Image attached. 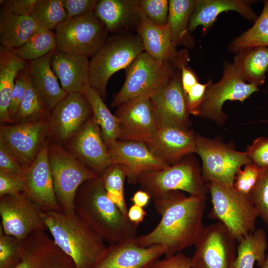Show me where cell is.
Segmentation results:
<instances>
[{
    "label": "cell",
    "instance_id": "ffe728a7",
    "mask_svg": "<svg viewBox=\"0 0 268 268\" xmlns=\"http://www.w3.org/2000/svg\"><path fill=\"white\" fill-rule=\"evenodd\" d=\"M112 163L124 165L129 183L136 184L142 173L164 169L168 166L142 142L117 139L108 146Z\"/></svg>",
    "mask_w": 268,
    "mask_h": 268
},
{
    "label": "cell",
    "instance_id": "f1b7e54d",
    "mask_svg": "<svg viewBox=\"0 0 268 268\" xmlns=\"http://www.w3.org/2000/svg\"><path fill=\"white\" fill-rule=\"evenodd\" d=\"M29 64L12 51L0 46V121L12 123L8 108L18 74L27 70Z\"/></svg>",
    "mask_w": 268,
    "mask_h": 268
},
{
    "label": "cell",
    "instance_id": "e0dca14e",
    "mask_svg": "<svg viewBox=\"0 0 268 268\" xmlns=\"http://www.w3.org/2000/svg\"><path fill=\"white\" fill-rule=\"evenodd\" d=\"M64 147L98 177L112 164L100 128L93 115Z\"/></svg>",
    "mask_w": 268,
    "mask_h": 268
},
{
    "label": "cell",
    "instance_id": "f35d334b",
    "mask_svg": "<svg viewBox=\"0 0 268 268\" xmlns=\"http://www.w3.org/2000/svg\"><path fill=\"white\" fill-rule=\"evenodd\" d=\"M30 16L40 27L55 30L67 18L63 0H37Z\"/></svg>",
    "mask_w": 268,
    "mask_h": 268
},
{
    "label": "cell",
    "instance_id": "52a82bcc",
    "mask_svg": "<svg viewBox=\"0 0 268 268\" xmlns=\"http://www.w3.org/2000/svg\"><path fill=\"white\" fill-rule=\"evenodd\" d=\"M126 69L125 82L114 97L112 107H118L134 98L163 87L177 70L171 63L157 60L145 51Z\"/></svg>",
    "mask_w": 268,
    "mask_h": 268
},
{
    "label": "cell",
    "instance_id": "cb8c5ba5",
    "mask_svg": "<svg viewBox=\"0 0 268 268\" xmlns=\"http://www.w3.org/2000/svg\"><path fill=\"white\" fill-rule=\"evenodd\" d=\"M51 67L67 94H84L91 86L87 57L55 50L51 57Z\"/></svg>",
    "mask_w": 268,
    "mask_h": 268
},
{
    "label": "cell",
    "instance_id": "3957f363",
    "mask_svg": "<svg viewBox=\"0 0 268 268\" xmlns=\"http://www.w3.org/2000/svg\"><path fill=\"white\" fill-rule=\"evenodd\" d=\"M42 216L56 244L73 261L76 268H92L106 246L104 240L74 214L42 211Z\"/></svg>",
    "mask_w": 268,
    "mask_h": 268
},
{
    "label": "cell",
    "instance_id": "277c9868",
    "mask_svg": "<svg viewBox=\"0 0 268 268\" xmlns=\"http://www.w3.org/2000/svg\"><path fill=\"white\" fill-rule=\"evenodd\" d=\"M206 186L212 203L210 218L223 224L238 242L256 230L259 214L249 195L216 182Z\"/></svg>",
    "mask_w": 268,
    "mask_h": 268
},
{
    "label": "cell",
    "instance_id": "d4e9b609",
    "mask_svg": "<svg viewBox=\"0 0 268 268\" xmlns=\"http://www.w3.org/2000/svg\"><path fill=\"white\" fill-rule=\"evenodd\" d=\"M139 3L140 0H99L93 11L109 32L127 34L137 28Z\"/></svg>",
    "mask_w": 268,
    "mask_h": 268
},
{
    "label": "cell",
    "instance_id": "816d5d0a",
    "mask_svg": "<svg viewBox=\"0 0 268 268\" xmlns=\"http://www.w3.org/2000/svg\"><path fill=\"white\" fill-rule=\"evenodd\" d=\"M37 0H0L3 6L11 13L20 16H30Z\"/></svg>",
    "mask_w": 268,
    "mask_h": 268
},
{
    "label": "cell",
    "instance_id": "d590c367",
    "mask_svg": "<svg viewBox=\"0 0 268 268\" xmlns=\"http://www.w3.org/2000/svg\"><path fill=\"white\" fill-rule=\"evenodd\" d=\"M51 113L34 88L27 70L25 95L13 119V124L49 118Z\"/></svg>",
    "mask_w": 268,
    "mask_h": 268
},
{
    "label": "cell",
    "instance_id": "680465c9",
    "mask_svg": "<svg viewBox=\"0 0 268 268\" xmlns=\"http://www.w3.org/2000/svg\"></svg>",
    "mask_w": 268,
    "mask_h": 268
},
{
    "label": "cell",
    "instance_id": "484cf974",
    "mask_svg": "<svg viewBox=\"0 0 268 268\" xmlns=\"http://www.w3.org/2000/svg\"><path fill=\"white\" fill-rule=\"evenodd\" d=\"M254 0H197L191 18L189 31L192 32L201 26L205 35L215 23L218 15L227 11L238 12L245 18L255 21L258 16L251 7Z\"/></svg>",
    "mask_w": 268,
    "mask_h": 268
},
{
    "label": "cell",
    "instance_id": "7402d4cb",
    "mask_svg": "<svg viewBox=\"0 0 268 268\" xmlns=\"http://www.w3.org/2000/svg\"><path fill=\"white\" fill-rule=\"evenodd\" d=\"M15 268H76V266L46 231H39L23 240L21 260Z\"/></svg>",
    "mask_w": 268,
    "mask_h": 268
},
{
    "label": "cell",
    "instance_id": "b9f144b4",
    "mask_svg": "<svg viewBox=\"0 0 268 268\" xmlns=\"http://www.w3.org/2000/svg\"><path fill=\"white\" fill-rule=\"evenodd\" d=\"M139 7L154 24L165 26L168 22L169 2L168 0H140Z\"/></svg>",
    "mask_w": 268,
    "mask_h": 268
},
{
    "label": "cell",
    "instance_id": "4fadbf2b",
    "mask_svg": "<svg viewBox=\"0 0 268 268\" xmlns=\"http://www.w3.org/2000/svg\"><path fill=\"white\" fill-rule=\"evenodd\" d=\"M42 211L25 193L0 197V226L4 233L20 240L47 229Z\"/></svg>",
    "mask_w": 268,
    "mask_h": 268
},
{
    "label": "cell",
    "instance_id": "4316f807",
    "mask_svg": "<svg viewBox=\"0 0 268 268\" xmlns=\"http://www.w3.org/2000/svg\"><path fill=\"white\" fill-rule=\"evenodd\" d=\"M141 39L144 51L160 61L171 63L174 66L179 51L173 44L168 26H159L152 23L140 10L136 29Z\"/></svg>",
    "mask_w": 268,
    "mask_h": 268
},
{
    "label": "cell",
    "instance_id": "7dc6e473",
    "mask_svg": "<svg viewBox=\"0 0 268 268\" xmlns=\"http://www.w3.org/2000/svg\"><path fill=\"white\" fill-rule=\"evenodd\" d=\"M97 1V0H63L67 18L82 16L93 11Z\"/></svg>",
    "mask_w": 268,
    "mask_h": 268
},
{
    "label": "cell",
    "instance_id": "d6a6232c",
    "mask_svg": "<svg viewBox=\"0 0 268 268\" xmlns=\"http://www.w3.org/2000/svg\"><path fill=\"white\" fill-rule=\"evenodd\" d=\"M238 243L236 258L231 268H254L256 262L261 268L266 259L268 247L265 231L262 228L256 229Z\"/></svg>",
    "mask_w": 268,
    "mask_h": 268
},
{
    "label": "cell",
    "instance_id": "91938a15",
    "mask_svg": "<svg viewBox=\"0 0 268 268\" xmlns=\"http://www.w3.org/2000/svg\"></svg>",
    "mask_w": 268,
    "mask_h": 268
},
{
    "label": "cell",
    "instance_id": "7bdbcfd3",
    "mask_svg": "<svg viewBox=\"0 0 268 268\" xmlns=\"http://www.w3.org/2000/svg\"><path fill=\"white\" fill-rule=\"evenodd\" d=\"M264 170L252 163L245 165L244 169L237 174L234 187L240 193L249 195Z\"/></svg>",
    "mask_w": 268,
    "mask_h": 268
},
{
    "label": "cell",
    "instance_id": "f907efd6",
    "mask_svg": "<svg viewBox=\"0 0 268 268\" xmlns=\"http://www.w3.org/2000/svg\"><path fill=\"white\" fill-rule=\"evenodd\" d=\"M191 262V258L179 252L157 261L153 266L155 268H192Z\"/></svg>",
    "mask_w": 268,
    "mask_h": 268
},
{
    "label": "cell",
    "instance_id": "c3c4849f",
    "mask_svg": "<svg viewBox=\"0 0 268 268\" xmlns=\"http://www.w3.org/2000/svg\"><path fill=\"white\" fill-rule=\"evenodd\" d=\"M208 82L196 84L186 95L187 107L190 114L200 116V108L203 100Z\"/></svg>",
    "mask_w": 268,
    "mask_h": 268
},
{
    "label": "cell",
    "instance_id": "db71d44e",
    "mask_svg": "<svg viewBox=\"0 0 268 268\" xmlns=\"http://www.w3.org/2000/svg\"><path fill=\"white\" fill-rule=\"evenodd\" d=\"M150 196L146 192L140 189L136 191L131 198V201L134 204L142 208L147 206L150 200Z\"/></svg>",
    "mask_w": 268,
    "mask_h": 268
},
{
    "label": "cell",
    "instance_id": "74e56055",
    "mask_svg": "<svg viewBox=\"0 0 268 268\" xmlns=\"http://www.w3.org/2000/svg\"><path fill=\"white\" fill-rule=\"evenodd\" d=\"M57 49L55 32L40 27L20 48L12 51L26 61H32Z\"/></svg>",
    "mask_w": 268,
    "mask_h": 268
},
{
    "label": "cell",
    "instance_id": "ee69618b",
    "mask_svg": "<svg viewBox=\"0 0 268 268\" xmlns=\"http://www.w3.org/2000/svg\"><path fill=\"white\" fill-rule=\"evenodd\" d=\"M251 162L263 169L268 168V137H259L246 151Z\"/></svg>",
    "mask_w": 268,
    "mask_h": 268
},
{
    "label": "cell",
    "instance_id": "f5cc1de1",
    "mask_svg": "<svg viewBox=\"0 0 268 268\" xmlns=\"http://www.w3.org/2000/svg\"><path fill=\"white\" fill-rule=\"evenodd\" d=\"M146 214L143 208L133 204L128 210L127 217L132 223L138 226L143 221Z\"/></svg>",
    "mask_w": 268,
    "mask_h": 268
},
{
    "label": "cell",
    "instance_id": "ab89813d",
    "mask_svg": "<svg viewBox=\"0 0 268 268\" xmlns=\"http://www.w3.org/2000/svg\"><path fill=\"white\" fill-rule=\"evenodd\" d=\"M23 240L4 232L0 226V268H15L22 254Z\"/></svg>",
    "mask_w": 268,
    "mask_h": 268
},
{
    "label": "cell",
    "instance_id": "681fc988",
    "mask_svg": "<svg viewBox=\"0 0 268 268\" xmlns=\"http://www.w3.org/2000/svg\"><path fill=\"white\" fill-rule=\"evenodd\" d=\"M26 71L27 70L20 72L15 80L10 103L8 108V113L12 120L25 95Z\"/></svg>",
    "mask_w": 268,
    "mask_h": 268
},
{
    "label": "cell",
    "instance_id": "7a4b0ae2",
    "mask_svg": "<svg viewBox=\"0 0 268 268\" xmlns=\"http://www.w3.org/2000/svg\"><path fill=\"white\" fill-rule=\"evenodd\" d=\"M74 214L109 244L132 240L137 226L132 223L108 197L101 177L89 179L78 188Z\"/></svg>",
    "mask_w": 268,
    "mask_h": 268
},
{
    "label": "cell",
    "instance_id": "9a60e30c",
    "mask_svg": "<svg viewBox=\"0 0 268 268\" xmlns=\"http://www.w3.org/2000/svg\"><path fill=\"white\" fill-rule=\"evenodd\" d=\"M49 119L50 117L12 125L1 124L0 140L22 164L28 167L48 139Z\"/></svg>",
    "mask_w": 268,
    "mask_h": 268
},
{
    "label": "cell",
    "instance_id": "d6986e66",
    "mask_svg": "<svg viewBox=\"0 0 268 268\" xmlns=\"http://www.w3.org/2000/svg\"><path fill=\"white\" fill-rule=\"evenodd\" d=\"M134 239L109 244L92 268H150L165 254L162 246L141 247L134 243Z\"/></svg>",
    "mask_w": 268,
    "mask_h": 268
},
{
    "label": "cell",
    "instance_id": "11a10c76",
    "mask_svg": "<svg viewBox=\"0 0 268 268\" xmlns=\"http://www.w3.org/2000/svg\"><path fill=\"white\" fill-rule=\"evenodd\" d=\"M261 268H268V253L266 257L265 260Z\"/></svg>",
    "mask_w": 268,
    "mask_h": 268
},
{
    "label": "cell",
    "instance_id": "8992f818",
    "mask_svg": "<svg viewBox=\"0 0 268 268\" xmlns=\"http://www.w3.org/2000/svg\"><path fill=\"white\" fill-rule=\"evenodd\" d=\"M136 183L153 200L172 191L186 192L190 195L205 198L208 192L199 164L192 156L164 169L144 172Z\"/></svg>",
    "mask_w": 268,
    "mask_h": 268
},
{
    "label": "cell",
    "instance_id": "8fae6325",
    "mask_svg": "<svg viewBox=\"0 0 268 268\" xmlns=\"http://www.w3.org/2000/svg\"><path fill=\"white\" fill-rule=\"evenodd\" d=\"M208 82L199 116L208 119L220 126L227 119L223 112V105L226 101L243 102L259 90L256 85L244 81L233 64L228 62L224 63L221 79L215 83L211 80Z\"/></svg>",
    "mask_w": 268,
    "mask_h": 268
},
{
    "label": "cell",
    "instance_id": "30bf717a",
    "mask_svg": "<svg viewBox=\"0 0 268 268\" xmlns=\"http://www.w3.org/2000/svg\"><path fill=\"white\" fill-rule=\"evenodd\" d=\"M109 31L94 11L67 18L55 29L57 50L89 57L103 46Z\"/></svg>",
    "mask_w": 268,
    "mask_h": 268
},
{
    "label": "cell",
    "instance_id": "5b68a950",
    "mask_svg": "<svg viewBox=\"0 0 268 268\" xmlns=\"http://www.w3.org/2000/svg\"><path fill=\"white\" fill-rule=\"evenodd\" d=\"M144 51L141 39L138 34H117L109 37L89 60L90 86L105 99L111 76L122 69H126Z\"/></svg>",
    "mask_w": 268,
    "mask_h": 268
},
{
    "label": "cell",
    "instance_id": "5bb4252c",
    "mask_svg": "<svg viewBox=\"0 0 268 268\" xmlns=\"http://www.w3.org/2000/svg\"><path fill=\"white\" fill-rule=\"evenodd\" d=\"M153 92L134 98L118 107V139L145 143L159 128L150 100Z\"/></svg>",
    "mask_w": 268,
    "mask_h": 268
},
{
    "label": "cell",
    "instance_id": "2e32d148",
    "mask_svg": "<svg viewBox=\"0 0 268 268\" xmlns=\"http://www.w3.org/2000/svg\"><path fill=\"white\" fill-rule=\"evenodd\" d=\"M93 115L84 94L69 93L51 111L48 138L65 145Z\"/></svg>",
    "mask_w": 268,
    "mask_h": 268
},
{
    "label": "cell",
    "instance_id": "8d00e7d4",
    "mask_svg": "<svg viewBox=\"0 0 268 268\" xmlns=\"http://www.w3.org/2000/svg\"><path fill=\"white\" fill-rule=\"evenodd\" d=\"M100 177L108 198L127 216L128 209L124 194V184L127 178L126 167L122 164L113 163Z\"/></svg>",
    "mask_w": 268,
    "mask_h": 268
},
{
    "label": "cell",
    "instance_id": "9f6ffc18",
    "mask_svg": "<svg viewBox=\"0 0 268 268\" xmlns=\"http://www.w3.org/2000/svg\"><path fill=\"white\" fill-rule=\"evenodd\" d=\"M262 122H266V123H268V120H263V121H262Z\"/></svg>",
    "mask_w": 268,
    "mask_h": 268
},
{
    "label": "cell",
    "instance_id": "7c38bea8",
    "mask_svg": "<svg viewBox=\"0 0 268 268\" xmlns=\"http://www.w3.org/2000/svg\"><path fill=\"white\" fill-rule=\"evenodd\" d=\"M236 241L220 222L204 226L195 244L192 268H231L236 258Z\"/></svg>",
    "mask_w": 268,
    "mask_h": 268
},
{
    "label": "cell",
    "instance_id": "f546056e",
    "mask_svg": "<svg viewBox=\"0 0 268 268\" xmlns=\"http://www.w3.org/2000/svg\"><path fill=\"white\" fill-rule=\"evenodd\" d=\"M39 28L30 16L14 14L3 7L0 9V42L5 48H20Z\"/></svg>",
    "mask_w": 268,
    "mask_h": 268
},
{
    "label": "cell",
    "instance_id": "e575fe53",
    "mask_svg": "<svg viewBox=\"0 0 268 268\" xmlns=\"http://www.w3.org/2000/svg\"><path fill=\"white\" fill-rule=\"evenodd\" d=\"M264 1L263 10L254 25L230 43L228 49L230 52L236 53L247 48L268 47V0Z\"/></svg>",
    "mask_w": 268,
    "mask_h": 268
},
{
    "label": "cell",
    "instance_id": "bcb514c9",
    "mask_svg": "<svg viewBox=\"0 0 268 268\" xmlns=\"http://www.w3.org/2000/svg\"><path fill=\"white\" fill-rule=\"evenodd\" d=\"M25 191L24 177L0 170V197Z\"/></svg>",
    "mask_w": 268,
    "mask_h": 268
},
{
    "label": "cell",
    "instance_id": "6f0895ef",
    "mask_svg": "<svg viewBox=\"0 0 268 268\" xmlns=\"http://www.w3.org/2000/svg\"><path fill=\"white\" fill-rule=\"evenodd\" d=\"M153 265H152V266L150 268H155L153 267Z\"/></svg>",
    "mask_w": 268,
    "mask_h": 268
},
{
    "label": "cell",
    "instance_id": "ba28073f",
    "mask_svg": "<svg viewBox=\"0 0 268 268\" xmlns=\"http://www.w3.org/2000/svg\"><path fill=\"white\" fill-rule=\"evenodd\" d=\"M49 140L48 158L60 211L73 214L74 199L78 188L84 182L98 176L64 146Z\"/></svg>",
    "mask_w": 268,
    "mask_h": 268
},
{
    "label": "cell",
    "instance_id": "9c48e42d",
    "mask_svg": "<svg viewBox=\"0 0 268 268\" xmlns=\"http://www.w3.org/2000/svg\"><path fill=\"white\" fill-rule=\"evenodd\" d=\"M196 153L202 160L201 176L206 183L233 186L241 166L252 163L246 152L237 151L217 138L209 139L198 134Z\"/></svg>",
    "mask_w": 268,
    "mask_h": 268
},
{
    "label": "cell",
    "instance_id": "1f68e13d",
    "mask_svg": "<svg viewBox=\"0 0 268 268\" xmlns=\"http://www.w3.org/2000/svg\"><path fill=\"white\" fill-rule=\"evenodd\" d=\"M167 25L172 41L176 47L192 48L196 41L189 31L191 17L197 0H170Z\"/></svg>",
    "mask_w": 268,
    "mask_h": 268
},
{
    "label": "cell",
    "instance_id": "836d02e7",
    "mask_svg": "<svg viewBox=\"0 0 268 268\" xmlns=\"http://www.w3.org/2000/svg\"><path fill=\"white\" fill-rule=\"evenodd\" d=\"M84 95L91 106L93 116L100 128L102 137L108 147L119 138V120L110 111L96 89L90 86Z\"/></svg>",
    "mask_w": 268,
    "mask_h": 268
},
{
    "label": "cell",
    "instance_id": "603a6c76",
    "mask_svg": "<svg viewBox=\"0 0 268 268\" xmlns=\"http://www.w3.org/2000/svg\"><path fill=\"white\" fill-rule=\"evenodd\" d=\"M196 135L190 129L160 127L144 144L156 156L171 166L196 153Z\"/></svg>",
    "mask_w": 268,
    "mask_h": 268
},
{
    "label": "cell",
    "instance_id": "83f0119b",
    "mask_svg": "<svg viewBox=\"0 0 268 268\" xmlns=\"http://www.w3.org/2000/svg\"><path fill=\"white\" fill-rule=\"evenodd\" d=\"M55 50L30 61L27 70L34 88L51 111L67 94L59 85L57 76L51 67V59Z\"/></svg>",
    "mask_w": 268,
    "mask_h": 268
},
{
    "label": "cell",
    "instance_id": "6da1fadb",
    "mask_svg": "<svg viewBox=\"0 0 268 268\" xmlns=\"http://www.w3.org/2000/svg\"><path fill=\"white\" fill-rule=\"evenodd\" d=\"M206 198L187 196L182 191L167 192L153 200L161 218L149 233L136 236L134 243L141 247L159 245L165 249V257L195 245L203 229Z\"/></svg>",
    "mask_w": 268,
    "mask_h": 268
},
{
    "label": "cell",
    "instance_id": "f6af8a7d",
    "mask_svg": "<svg viewBox=\"0 0 268 268\" xmlns=\"http://www.w3.org/2000/svg\"><path fill=\"white\" fill-rule=\"evenodd\" d=\"M27 167L0 140V170L24 177Z\"/></svg>",
    "mask_w": 268,
    "mask_h": 268
},
{
    "label": "cell",
    "instance_id": "ac0fdd59",
    "mask_svg": "<svg viewBox=\"0 0 268 268\" xmlns=\"http://www.w3.org/2000/svg\"><path fill=\"white\" fill-rule=\"evenodd\" d=\"M150 100L159 127L189 130L191 121L180 69L177 68L175 74L166 85L151 94Z\"/></svg>",
    "mask_w": 268,
    "mask_h": 268
},
{
    "label": "cell",
    "instance_id": "60d3db41",
    "mask_svg": "<svg viewBox=\"0 0 268 268\" xmlns=\"http://www.w3.org/2000/svg\"><path fill=\"white\" fill-rule=\"evenodd\" d=\"M249 196L259 216L268 228V168L263 170Z\"/></svg>",
    "mask_w": 268,
    "mask_h": 268
},
{
    "label": "cell",
    "instance_id": "44dd1931",
    "mask_svg": "<svg viewBox=\"0 0 268 268\" xmlns=\"http://www.w3.org/2000/svg\"><path fill=\"white\" fill-rule=\"evenodd\" d=\"M48 138L24 176L25 193L43 211H60L48 158Z\"/></svg>",
    "mask_w": 268,
    "mask_h": 268
},
{
    "label": "cell",
    "instance_id": "4dcf8cb0",
    "mask_svg": "<svg viewBox=\"0 0 268 268\" xmlns=\"http://www.w3.org/2000/svg\"><path fill=\"white\" fill-rule=\"evenodd\" d=\"M232 64L244 81L258 87L262 85L268 70V47L242 49L236 53Z\"/></svg>",
    "mask_w": 268,
    "mask_h": 268
}]
</instances>
